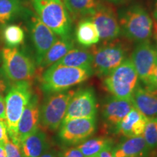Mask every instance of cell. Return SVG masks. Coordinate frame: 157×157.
I'll return each mask as SVG.
<instances>
[{"mask_svg": "<svg viewBox=\"0 0 157 157\" xmlns=\"http://www.w3.org/2000/svg\"><path fill=\"white\" fill-rule=\"evenodd\" d=\"M40 121V105L39 98L33 95L23 111L17 127V144L20 145L25 137L33 134L39 129Z\"/></svg>", "mask_w": 157, "mask_h": 157, "instance_id": "cell-14", "label": "cell"}, {"mask_svg": "<svg viewBox=\"0 0 157 157\" xmlns=\"http://www.w3.org/2000/svg\"><path fill=\"white\" fill-rule=\"evenodd\" d=\"M76 90L50 94L40 106V121L43 127L50 131H56L61 126L67 111L68 103Z\"/></svg>", "mask_w": 157, "mask_h": 157, "instance_id": "cell-8", "label": "cell"}, {"mask_svg": "<svg viewBox=\"0 0 157 157\" xmlns=\"http://www.w3.org/2000/svg\"><path fill=\"white\" fill-rule=\"evenodd\" d=\"M113 139L106 137H98L87 139L76 146L84 157H91L101 152L104 149L113 147Z\"/></svg>", "mask_w": 157, "mask_h": 157, "instance_id": "cell-25", "label": "cell"}, {"mask_svg": "<svg viewBox=\"0 0 157 157\" xmlns=\"http://www.w3.org/2000/svg\"><path fill=\"white\" fill-rule=\"evenodd\" d=\"M149 151L143 135L129 137L112 149L113 157H147Z\"/></svg>", "mask_w": 157, "mask_h": 157, "instance_id": "cell-18", "label": "cell"}, {"mask_svg": "<svg viewBox=\"0 0 157 157\" xmlns=\"http://www.w3.org/2000/svg\"><path fill=\"white\" fill-rule=\"evenodd\" d=\"M148 119L133 106L116 127L114 132L124 137H135L143 135Z\"/></svg>", "mask_w": 157, "mask_h": 157, "instance_id": "cell-17", "label": "cell"}, {"mask_svg": "<svg viewBox=\"0 0 157 157\" xmlns=\"http://www.w3.org/2000/svg\"><path fill=\"white\" fill-rule=\"evenodd\" d=\"M40 157H58V156L53 152L51 151H47L45 152L44 154L42 155Z\"/></svg>", "mask_w": 157, "mask_h": 157, "instance_id": "cell-36", "label": "cell"}, {"mask_svg": "<svg viewBox=\"0 0 157 157\" xmlns=\"http://www.w3.org/2000/svg\"><path fill=\"white\" fill-rule=\"evenodd\" d=\"M96 118L73 119L63 123L58 136L64 144L78 145L94 134L96 130Z\"/></svg>", "mask_w": 157, "mask_h": 157, "instance_id": "cell-13", "label": "cell"}, {"mask_svg": "<svg viewBox=\"0 0 157 157\" xmlns=\"http://www.w3.org/2000/svg\"><path fill=\"white\" fill-rule=\"evenodd\" d=\"M93 53L83 48H73L55 64L69 67H92Z\"/></svg>", "mask_w": 157, "mask_h": 157, "instance_id": "cell-22", "label": "cell"}, {"mask_svg": "<svg viewBox=\"0 0 157 157\" xmlns=\"http://www.w3.org/2000/svg\"><path fill=\"white\" fill-rule=\"evenodd\" d=\"M138 75L130 58H127L104 77L103 86L116 98L131 101L139 85Z\"/></svg>", "mask_w": 157, "mask_h": 157, "instance_id": "cell-6", "label": "cell"}, {"mask_svg": "<svg viewBox=\"0 0 157 157\" xmlns=\"http://www.w3.org/2000/svg\"><path fill=\"white\" fill-rule=\"evenodd\" d=\"M143 136L150 150L157 148V118L148 121Z\"/></svg>", "mask_w": 157, "mask_h": 157, "instance_id": "cell-27", "label": "cell"}, {"mask_svg": "<svg viewBox=\"0 0 157 157\" xmlns=\"http://www.w3.org/2000/svg\"><path fill=\"white\" fill-rule=\"evenodd\" d=\"M118 18L121 35L127 40L135 43L151 39L154 20L139 4H133L119 11Z\"/></svg>", "mask_w": 157, "mask_h": 157, "instance_id": "cell-1", "label": "cell"}, {"mask_svg": "<svg viewBox=\"0 0 157 157\" xmlns=\"http://www.w3.org/2000/svg\"><path fill=\"white\" fill-rule=\"evenodd\" d=\"M66 9L74 20L90 17L100 2L98 0H63Z\"/></svg>", "mask_w": 157, "mask_h": 157, "instance_id": "cell-23", "label": "cell"}, {"mask_svg": "<svg viewBox=\"0 0 157 157\" xmlns=\"http://www.w3.org/2000/svg\"><path fill=\"white\" fill-rule=\"evenodd\" d=\"M74 46L75 43L73 36L58 39L46 52L39 66L42 68L50 67L74 48Z\"/></svg>", "mask_w": 157, "mask_h": 157, "instance_id": "cell-21", "label": "cell"}, {"mask_svg": "<svg viewBox=\"0 0 157 157\" xmlns=\"http://www.w3.org/2000/svg\"><path fill=\"white\" fill-rule=\"evenodd\" d=\"M2 63V52H0V63Z\"/></svg>", "mask_w": 157, "mask_h": 157, "instance_id": "cell-40", "label": "cell"}, {"mask_svg": "<svg viewBox=\"0 0 157 157\" xmlns=\"http://www.w3.org/2000/svg\"><path fill=\"white\" fill-rule=\"evenodd\" d=\"M131 101L137 109L148 119L157 118V89L142 87L139 84L133 93Z\"/></svg>", "mask_w": 157, "mask_h": 157, "instance_id": "cell-16", "label": "cell"}, {"mask_svg": "<svg viewBox=\"0 0 157 157\" xmlns=\"http://www.w3.org/2000/svg\"><path fill=\"white\" fill-rule=\"evenodd\" d=\"M3 36L9 48H17L24 41L25 33L20 25H10L4 30Z\"/></svg>", "mask_w": 157, "mask_h": 157, "instance_id": "cell-26", "label": "cell"}, {"mask_svg": "<svg viewBox=\"0 0 157 157\" xmlns=\"http://www.w3.org/2000/svg\"><path fill=\"white\" fill-rule=\"evenodd\" d=\"M12 84V82L6 76L2 68H0V97H5L4 95L7 93Z\"/></svg>", "mask_w": 157, "mask_h": 157, "instance_id": "cell-29", "label": "cell"}, {"mask_svg": "<svg viewBox=\"0 0 157 157\" xmlns=\"http://www.w3.org/2000/svg\"><path fill=\"white\" fill-rule=\"evenodd\" d=\"M154 88H156V89H157V66H156V70H155V73H154Z\"/></svg>", "mask_w": 157, "mask_h": 157, "instance_id": "cell-39", "label": "cell"}, {"mask_svg": "<svg viewBox=\"0 0 157 157\" xmlns=\"http://www.w3.org/2000/svg\"><path fill=\"white\" fill-rule=\"evenodd\" d=\"M0 157H7L5 144H3L2 143H0Z\"/></svg>", "mask_w": 157, "mask_h": 157, "instance_id": "cell-35", "label": "cell"}, {"mask_svg": "<svg viewBox=\"0 0 157 157\" xmlns=\"http://www.w3.org/2000/svg\"><path fill=\"white\" fill-rule=\"evenodd\" d=\"M97 112V100L93 88L76 90L68 103L62 124L73 119L96 118Z\"/></svg>", "mask_w": 157, "mask_h": 157, "instance_id": "cell-11", "label": "cell"}, {"mask_svg": "<svg viewBox=\"0 0 157 157\" xmlns=\"http://www.w3.org/2000/svg\"><path fill=\"white\" fill-rule=\"evenodd\" d=\"M151 38L154 39V46L157 50V23L155 22L154 20V27H153V32Z\"/></svg>", "mask_w": 157, "mask_h": 157, "instance_id": "cell-34", "label": "cell"}, {"mask_svg": "<svg viewBox=\"0 0 157 157\" xmlns=\"http://www.w3.org/2000/svg\"><path fill=\"white\" fill-rule=\"evenodd\" d=\"M154 21L157 23V0L155 1L154 9Z\"/></svg>", "mask_w": 157, "mask_h": 157, "instance_id": "cell-37", "label": "cell"}, {"mask_svg": "<svg viewBox=\"0 0 157 157\" xmlns=\"http://www.w3.org/2000/svg\"><path fill=\"white\" fill-rule=\"evenodd\" d=\"M10 140V139L8 135L6 121L5 119H0V143L5 144Z\"/></svg>", "mask_w": 157, "mask_h": 157, "instance_id": "cell-31", "label": "cell"}, {"mask_svg": "<svg viewBox=\"0 0 157 157\" xmlns=\"http://www.w3.org/2000/svg\"><path fill=\"white\" fill-rule=\"evenodd\" d=\"M58 157H84L78 149L76 147H68L59 153Z\"/></svg>", "mask_w": 157, "mask_h": 157, "instance_id": "cell-30", "label": "cell"}, {"mask_svg": "<svg viewBox=\"0 0 157 157\" xmlns=\"http://www.w3.org/2000/svg\"><path fill=\"white\" fill-rule=\"evenodd\" d=\"M23 16L26 17L29 31L35 49V59L37 66L52 44L58 40V36L39 19L36 14L26 10Z\"/></svg>", "mask_w": 157, "mask_h": 157, "instance_id": "cell-10", "label": "cell"}, {"mask_svg": "<svg viewBox=\"0 0 157 157\" xmlns=\"http://www.w3.org/2000/svg\"><path fill=\"white\" fill-rule=\"evenodd\" d=\"M33 95L31 82L23 81L15 82L12 84L10 89L5 97V121L7 131L10 138L16 144L19 121Z\"/></svg>", "mask_w": 157, "mask_h": 157, "instance_id": "cell-4", "label": "cell"}, {"mask_svg": "<svg viewBox=\"0 0 157 157\" xmlns=\"http://www.w3.org/2000/svg\"><path fill=\"white\" fill-rule=\"evenodd\" d=\"M113 147H110V148H107L102 151L101 152L98 153V154L94 155V156L91 157H113V152H112Z\"/></svg>", "mask_w": 157, "mask_h": 157, "instance_id": "cell-32", "label": "cell"}, {"mask_svg": "<svg viewBox=\"0 0 157 157\" xmlns=\"http://www.w3.org/2000/svg\"><path fill=\"white\" fill-rule=\"evenodd\" d=\"M2 62L4 72L13 83L30 82L35 75L34 62L17 48H4L2 51Z\"/></svg>", "mask_w": 157, "mask_h": 157, "instance_id": "cell-7", "label": "cell"}, {"mask_svg": "<svg viewBox=\"0 0 157 157\" xmlns=\"http://www.w3.org/2000/svg\"><path fill=\"white\" fill-rule=\"evenodd\" d=\"M5 97H0V119L5 120Z\"/></svg>", "mask_w": 157, "mask_h": 157, "instance_id": "cell-33", "label": "cell"}, {"mask_svg": "<svg viewBox=\"0 0 157 157\" xmlns=\"http://www.w3.org/2000/svg\"><path fill=\"white\" fill-rule=\"evenodd\" d=\"M94 74L92 67H69L53 64L41 78V88L47 94L66 91L85 82Z\"/></svg>", "mask_w": 157, "mask_h": 157, "instance_id": "cell-2", "label": "cell"}, {"mask_svg": "<svg viewBox=\"0 0 157 157\" xmlns=\"http://www.w3.org/2000/svg\"><path fill=\"white\" fill-rule=\"evenodd\" d=\"M36 15L60 38L72 36V18L62 0H31Z\"/></svg>", "mask_w": 157, "mask_h": 157, "instance_id": "cell-3", "label": "cell"}, {"mask_svg": "<svg viewBox=\"0 0 157 157\" xmlns=\"http://www.w3.org/2000/svg\"><path fill=\"white\" fill-rule=\"evenodd\" d=\"M90 17L97 27L103 42L114 40L121 35L118 15L111 6L99 2Z\"/></svg>", "mask_w": 157, "mask_h": 157, "instance_id": "cell-12", "label": "cell"}, {"mask_svg": "<svg viewBox=\"0 0 157 157\" xmlns=\"http://www.w3.org/2000/svg\"><path fill=\"white\" fill-rule=\"evenodd\" d=\"M23 157H40L48 151V139L46 133L38 129L20 143Z\"/></svg>", "mask_w": 157, "mask_h": 157, "instance_id": "cell-19", "label": "cell"}, {"mask_svg": "<svg viewBox=\"0 0 157 157\" xmlns=\"http://www.w3.org/2000/svg\"><path fill=\"white\" fill-rule=\"evenodd\" d=\"M134 106L131 101L111 96L104 102L102 108V117L107 127L116 128L124 117Z\"/></svg>", "mask_w": 157, "mask_h": 157, "instance_id": "cell-15", "label": "cell"}, {"mask_svg": "<svg viewBox=\"0 0 157 157\" xmlns=\"http://www.w3.org/2000/svg\"><path fill=\"white\" fill-rule=\"evenodd\" d=\"M129 50L128 43L119 39L94 48L91 51L93 72L100 77L106 76L128 58Z\"/></svg>", "mask_w": 157, "mask_h": 157, "instance_id": "cell-5", "label": "cell"}, {"mask_svg": "<svg viewBox=\"0 0 157 157\" xmlns=\"http://www.w3.org/2000/svg\"><path fill=\"white\" fill-rule=\"evenodd\" d=\"M106 1L112 4H121L125 2L127 0H106Z\"/></svg>", "mask_w": 157, "mask_h": 157, "instance_id": "cell-38", "label": "cell"}, {"mask_svg": "<svg viewBox=\"0 0 157 157\" xmlns=\"http://www.w3.org/2000/svg\"><path fill=\"white\" fill-rule=\"evenodd\" d=\"M74 37L77 43L84 48H90L100 42L97 27L90 17L80 19L74 30Z\"/></svg>", "mask_w": 157, "mask_h": 157, "instance_id": "cell-20", "label": "cell"}, {"mask_svg": "<svg viewBox=\"0 0 157 157\" xmlns=\"http://www.w3.org/2000/svg\"><path fill=\"white\" fill-rule=\"evenodd\" d=\"M26 10L22 0H0V25H6L19 15H23Z\"/></svg>", "mask_w": 157, "mask_h": 157, "instance_id": "cell-24", "label": "cell"}, {"mask_svg": "<svg viewBox=\"0 0 157 157\" xmlns=\"http://www.w3.org/2000/svg\"><path fill=\"white\" fill-rule=\"evenodd\" d=\"M7 157H23L20 145L13 143L10 140L5 144Z\"/></svg>", "mask_w": 157, "mask_h": 157, "instance_id": "cell-28", "label": "cell"}, {"mask_svg": "<svg viewBox=\"0 0 157 157\" xmlns=\"http://www.w3.org/2000/svg\"><path fill=\"white\" fill-rule=\"evenodd\" d=\"M139 79L145 87L154 88L157 66V50L150 40L137 43L130 56Z\"/></svg>", "mask_w": 157, "mask_h": 157, "instance_id": "cell-9", "label": "cell"}]
</instances>
